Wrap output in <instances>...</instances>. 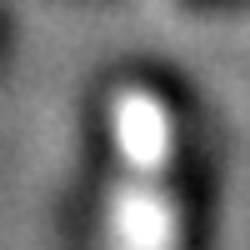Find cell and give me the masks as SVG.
I'll return each mask as SVG.
<instances>
[{"label":"cell","instance_id":"6da1fadb","mask_svg":"<svg viewBox=\"0 0 250 250\" xmlns=\"http://www.w3.org/2000/svg\"><path fill=\"white\" fill-rule=\"evenodd\" d=\"M195 10H250V0H185Z\"/></svg>","mask_w":250,"mask_h":250}]
</instances>
